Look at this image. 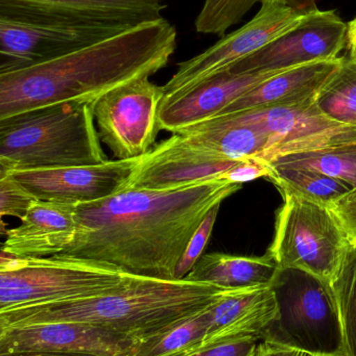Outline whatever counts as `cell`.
Wrapping results in <instances>:
<instances>
[{"mask_svg": "<svg viewBox=\"0 0 356 356\" xmlns=\"http://www.w3.org/2000/svg\"><path fill=\"white\" fill-rule=\"evenodd\" d=\"M131 276L91 259L61 254L15 257L1 252L0 311L98 296L118 288Z\"/></svg>", "mask_w": 356, "mask_h": 356, "instance_id": "cell-6", "label": "cell"}, {"mask_svg": "<svg viewBox=\"0 0 356 356\" xmlns=\"http://www.w3.org/2000/svg\"><path fill=\"white\" fill-rule=\"evenodd\" d=\"M0 356H85V355H64V353H16V355H0Z\"/></svg>", "mask_w": 356, "mask_h": 356, "instance_id": "cell-36", "label": "cell"}, {"mask_svg": "<svg viewBox=\"0 0 356 356\" xmlns=\"http://www.w3.org/2000/svg\"><path fill=\"white\" fill-rule=\"evenodd\" d=\"M270 288L277 315L261 341L314 356H348L332 282L304 270L278 268Z\"/></svg>", "mask_w": 356, "mask_h": 356, "instance_id": "cell-5", "label": "cell"}, {"mask_svg": "<svg viewBox=\"0 0 356 356\" xmlns=\"http://www.w3.org/2000/svg\"><path fill=\"white\" fill-rule=\"evenodd\" d=\"M330 209L346 232L349 241L356 243V186L332 203Z\"/></svg>", "mask_w": 356, "mask_h": 356, "instance_id": "cell-33", "label": "cell"}, {"mask_svg": "<svg viewBox=\"0 0 356 356\" xmlns=\"http://www.w3.org/2000/svg\"><path fill=\"white\" fill-rule=\"evenodd\" d=\"M91 104L65 102L0 120V172L107 162Z\"/></svg>", "mask_w": 356, "mask_h": 356, "instance_id": "cell-4", "label": "cell"}, {"mask_svg": "<svg viewBox=\"0 0 356 356\" xmlns=\"http://www.w3.org/2000/svg\"><path fill=\"white\" fill-rule=\"evenodd\" d=\"M133 26L0 8V73L59 58Z\"/></svg>", "mask_w": 356, "mask_h": 356, "instance_id": "cell-7", "label": "cell"}, {"mask_svg": "<svg viewBox=\"0 0 356 356\" xmlns=\"http://www.w3.org/2000/svg\"><path fill=\"white\" fill-rule=\"evenodd\" d=\"M137 339L75 322L0 326V355L54 353L85 356H127Z\"/></svg>", "mask_w": 356, "mask_h": 356, "instance_id": "cell-13", "label": "cell"}, {"mask_svg": "<svg viewBox=\"0 0 356 356\" xmlns=\"http://www.w3.org/2000/svg\"><path fill=\"white\" fill-rule=\"evenodd\" d=\"M257 356H314L304 351L297 349L288 348V347L278 346L270 343L261 341L257 350Z\"/></svg>", "mask_w": 356, "mask_h": 356, "instance_id": "cell-34", "label": "cell"}, {"mask_svg": "<svg viewBox=\"0 0 356 356\" xmlns=\"http://www.w3.org/2000/svg\"><path fill=\"white\" fill-rule=\"evenodd\" d=\"M307 15L280 1L263 2L258 13L244 26L224 35L202 54L180 62L175 74L163 86L164 99L192 89L254 54L294 29Z\"/></svg>", "mask_w": 356, "mask_h": 356, "instance_id": "cell-10", "label": "cell"}, {"mask_svg": "<svg viewBox=\"0 0 356 356\" xmlns=\"http://www.w3.org/2000/svg\"><path fill=\"white\" fill-rule=\"evenodd\" d=\"M315 104L332 120L356 127V60L350 56L342 58L318 93Z\"/></svg>", "mask_w": 356, "mask_h": 356, "instance_id": "cell-25", "label": "cell"}, {"mask_svg": "<svg viewBox=\"0 0 356 356\" xmlns=\"http://www.w3.org/2000/svg\"><path fill=\"white\" fill-rule=\"evenodd\" d=\"M223 290L187 280L132 275L118 288L98 296L0 311V326L75 322L140 339L206 309Z\"/></svg>", "mask_w": 356, "mask_h": 356, "instance_id": "cell-3", "label": "cell"}, {"mask_svg": "<svg viewBox=\"0 0 356 356\" xmlns=\"http://www.w3.org/2000/svg\"><path fill=\"white\" fill-rule=\"evenodd\" d=\"M75 203L37 200L20 225L6 232L1 252L15 257L61 254L73 242L77 230Z\"/></svg>", "mask_w": 356, "mask_h": 356, "instance_id": "cell-17", "label": "cell"}, {"mask_svg": "<svg viewBox=\"0 0 356 356\" xmlns=\"http://www.w3.org/2000/svg\"><path fill=\"white\" fill-rule=\"evenodd\" d=\"M24 186H21L10 173H0V215L1 218L23 219L31 205L37 201Z\"/></svg>", "mask_w": 356, "mask_h": 356, "instance_id": "cell-29", "label": "cell"}, {"mask_svg": "<svg viewBox=\"0 0 356 356\" xmlns=\"http://www.w3.org/2000/svg\"><path fill=\"white\" fill-rule=\"evenodd\" d=\"M342 58L311 63L274 75L240 96L219 116L314 102Z\"/></svg>", "mask_w": 356, "mask_h": 356, "instance_id": "cell-19", "label": "cell"}, {"mask_svg": "<svg viewBox=\"0 0 356 356\" xmlns=\"http://www.w3.org/2000/svg\"><path fill=\"white\" fill-rule=\"evenodd\" d=\"M281 72L238 73L226 69L217 73L192 89L163 100L161 129L173 135L215 118L240 96Z\"/></svg>", "mask_w": 356, "mask_h": 356, "instance_id": "cell-16", "label": "cell"}, {"mask_svg": "<svg viewBox=\"0 0 356 356\" xmlns=\"http://www.w3.org/2000/svg\"><path fill=\"white\" fill-rule=\"evenodd\" d=\"M163 86L141 77L107 92L91 104L102 143L117 160H134L148 154L156 142Z\"/></svg>", "mask_w": 356, "mask_h": 356, "instance_id": "cell-9", "label": "cell"}, {"mask_svg": "<svg viewBox=\"0 0 356 356\" xmlns=\"http://www.w3.org/2000/svg\"><path fill=\"white\" fill-rule=\"evenodd\" d=\"M178 33L160 17L98 43L26 68L0 73V120L65 104H92L107 92L169 64Z\"/></svg>", "mask_w": 356, "mask_h": 356, "instance_id": "cell-2", "label": "cell"}, {"mask_svg": "<svg viewBox=\"0 0 356 356\" xmlns=\"http://www.w3.org/2000/svg\"><path fill=\"white\" fill-rule=\"evenodd\" d=\"M347 355L356 356V243H349L332 280Z\"/></svg>", "mask_w": 356, "mask_h": 356, "instance_id": "cell-28", "label": "cell"}, {"mask_svg": "<svg viewBox=\"0 0 356 356\" xmlns=\"http://www.w3.org/2000/svg\"><path fill=\"white\" fill-rule=\"evenodd\" d=\"M277 315L270 286L223 290L208 309V330L200 347L247 336L261 338Z\"/></svg>", "mask_w": 356, "mask_h": 356, "instance_id": "cell-18", "label": "cell"}, {"mask_svg": "<svg viewBox=\"0 0 356 356\" xmlns=\"http://www.w3.org/2000/svg\"><path fill=\"white\" fill-rule=\"evenodd\" d=\"M273 180L281 190H290L309 200L330 207L351 186L336 178L311 169L273 166Z\"/></svg>", "mask_w": 356, "mask_h": 356, "instance_id": "cell-27", "label": "cell"}, {"mask_svg": "<svg viewBox=\"0 0 356 356\" xmlns=\"http://www.w3.org/2000/svg\"><path fill=\"white\" fill-rule=\"evenodd\" d=\"M278 265L265 257H238L226 253L204 254L184 280L212 284L226 290L271 286Z\"/></svg>", "mask_w": 356, "mask_h": 356, "instance_id": "cell-22", "label": "cell"}, {"mask_svg": "<svg viewBox=\"0 0 356 356\" xmlns=\"http://www.w3.org/2000/svg\"><path fill=\"white\" fill-rule=\"evenodd\" d=\"M267 134L269 145L257 159L271 163L279 156L356 142V127L328 118L314 102L234 113Z\"/></svg>", "mask_w": 356, "mask_h": 356, "instance_id": "cell-12", "label": "cell"}, {"mask_svg": "<svg viewBox=\"0 0 356 356\" xmlns=\"http://www.w3.org/2000/svg\"><path fill=\"white\" fill-rule=\"evenodd\" d=\"M347 46L348 23L336 10L318 8L294 29L227 69L238 73L286 71L311 63L336 60Z\"/></svg>", "mask_w": 356, "mask_h": 356, "instance_id": "cell-11", "label": "cell"}, {"mask_svg": "<svg viewBox=\"0 0 356 356\" xmlns=\"http://www.w3.org/2000/svg\"><path fill=\"white\" fill-rule=\"evenodd\" d=\"M270 164L311 169L341 180L351 188L356 186V142L313 152L286 154L275 159Z\"/></svg>", "mask_w": 356, "mask_h": 356, "instance_id": "cell-26", "label": "cell"}, {"mask_svg": "<svg viewBox=\"0 0 356 356\" xmlns=\"http://www.w3.org/2000/svg\"><path fill=\"white\" fill-rule=\"evenodd\" d=\"M274 175V167L270 163L257 158H247L240 160L235 166L222 177L234 184H244L257 178L268 177L271 179Z\"/></svg>", "mask_w": 356, "mask_h": 356, "instance_id": "cell-32", "label": "cell"}, {"mask_svg": "<svg viewBox=\"0 0 356 356\" xmlns=\"http://www.w3.org/2000/svg\"><path fill=\"white\" fill-rule=\"evenodd\" d=\"M281 191L284 203L268 253L279 268L304 270L332 282L350 243L346 232L330 207Z\"/></svg>", "mask_w": 356, "mask_h": 356, "instance_id": "cell-8", "label": "cell"}, {"mask_svg": "<svg viewBox=\"0 0 356 356\" xmlns=\"http://www.w3.org/2000/svg\"><path fill=\"white\" fill-rule=\"evenodd\" d=\"M238 162L196 147L173 134L169 139L138 158L125 188L171 190L206 180L222 179Z\"/></svg>", "mask_w": 356, "mask_h": 356, "instance_id": "cell-15", "label": "cell"}, {"mask_svg": "<svg viewBox=\"0 0 356 356\" xmlns=\"http://www.w3.org/2000/svg\"><path fill=\"white\" fill-rule=\"evenodd\" d=\"M259 343V337H242L199 347L184 356H257Z\"/></svg>", "mask_w": 356, "mask_h": 356, "instance_id": "cell-31", "label": "cell"}, {"mask_svg": "<svg viewBox=\"0 0 356 356\" xmlns=\"http://www.w3.org/2000/svg\"><path fill=\"white\" fill-rule=\"evenodd\" d=\"M221 204L215 205L208 215L205 217L204 221L196 230L194 236L190 240L185 252L182 255L177 269H176L175 280H184L188 275L192 268L198 263L199 259L203 257L205 248L210 240L211 234L219 215Z\"/></svg>", "mask_w": 356, "mask_h": 356, "instance_id": "cell-30", "label": "cell"}, {"mask_svg": "<svg viewBox=\"0 0 356 356\" xmlns=\"http://www.w3.org/2000/svg\"><path fill=\"white\" fill-rule=\"evenodd\" d=\"M242 186L211 179L171 190L125 188L77 204V234L61 255L109 264L132 275L175 280L205 217Z\"/></svg>", "mask_w": 356, "mask_h": 356, "instance_id": "cell-1", "label": "cell"}, {"mask_svg": "<svg viewBox=\"0 0 356 356\" xmlns=\"http://www.w3.org/2000/svg\"><path fill=\"white\" fill-rule=\"evenodd\" d=\"M209 307L137 339L127 356H184L196 350L208 330Z\"/></svg>", "mask_w": 356, "mask_h": 356, "instance_id": "cell-23", "label": "cell"}, {"mask_svg": "<svg viewBox=\"0 0 356 356\" xmlns=\"http://www.w3.org/2000/svg\"><path fill=\"white\" fill-rule=\"evenodd\" d=\"M0 8L137 25L160 18L167 0H0Z\"/></svg>", "mask_w": 356, "mask_h": 356, "instance_id": "cell-20", "label": "cell"}, {"mask_svg": "<svg viewBox=\"0 0 356 356\" xmlns=\"http://www.w3.org/2000/svg\"><path fill=\"white\" fill-rule=\"evenodd\" d=\"M176 135L196 147L233 161L258 158L269 145L267 134L236 114L209 119Z\"/></svg>", "mask_w": 356, "mask_h": 356, "instance_id": "cell-21", "label": "cell"}, {"mask_svg": "<svg viewBox=\"0 0 356 356\" xmlns=\"http://www.w3.org/2000/svg\"><path fill=\"white\" fill-rule=\"evenodd\" d=\"M137 160L107 161L89 166L8 173L38 200L84 204L108 198L123 190L137 165Z\"/></svg>", "mask_w": 356, "mask_h": 356, "instance_id": "cell-14", "label": "cell"}, {"mask_svg": "<svg viewBox=\"0 0 356 356\" xmlns=\"http://www.w3.org/2000/svg\"><path fill=\"white\" fill-rule=\"evenodd\" d=\"M265 1H280L302 14L318 10L316 0H204L194 27L199 33L224 37L230 27L242 22L255 4Z\"/></svg>", "mask_w": 356, "mask_h": 356, "instance_id": "cell-24", "label": "cell"}, {"mask_svg": "<svg viewBox=\"0 0 356 356\" xmlns=\"http://www.w3.org/2000/svg\"><path fill=\"white\" fill-rule=\"evenodd\" d=\"M349 56L356 60V16L348 22V46Z\"/></svg>", "mask_w": 356, "mask_h": 356, "instance_id": "cell-35", "label": "cell"}]
</instances>
